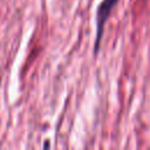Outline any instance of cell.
<instances>
[{"label":"cell","mask_w":150,"mask_h":150,"mask_svg":"<svg viewBox=\"0 0 150 150\" xmlns=\"http://www.w3.org/2000/svg\"><path fill=\"white\" fill-rule=\"evenodd\" d=\"M120 0H102L101 4L97 6L96 9V35H95V42H94V54H97L100 49V45L103 38L104 27L109 20V16L115 8V6L118 4Z\"/></svg>","instance_id":"obj_1"}]
</instances>
